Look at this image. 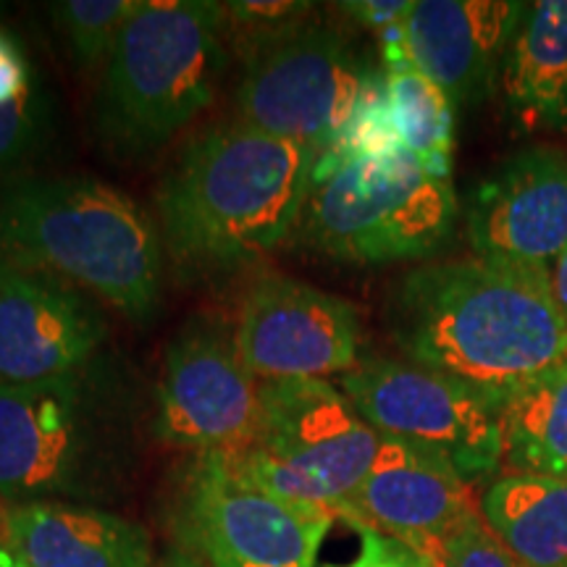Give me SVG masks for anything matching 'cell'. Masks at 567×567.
Masks as SVG:
<instances>
[{"instance_id":"cell-18","label":"cell","mask_w":567,"mask_h":567,"mask_svg":"<svg viewBox=\"0 0 567 567\" xmlns=\"http://www.w3.org/2000/svg\"><path fill=\"white\" fill-rule=\"evenodd\" d=\"M509 116L528 132H567V0L528 3L502 69Z\"/></svg>"},{"instance_id":"cell-14","label":"cell","mask_w":567,"mask_h":567,"mask_svg":"<svg viewBox=\"0 0 567 567\" xmlns=\"http://www.w3.org/2000/svg\"><path fill=\"white\" fill-rule=\"evenodd\" d=\"M105 339L101 310L80 287L0 258V384H42L76 373Z\"/></svg>"},{"instance_id":"cell-12","label":"cell","mask_w":567,"mask_h":567,"mask_svg":"<svg viewBox=\"0 0 567 567\" xmlns=\"http://www.w3.org/2000/svg\"><path fill=\"white\" fill-rule=\"evenodd\" d=\"M234 334L245 365L260 381L326 379L358 365L354 305L292 276L268 274L255 281Z\"/></svg>"},{"instance_id":"cell-24","label":"cell","mask_w":567,"mask_h":567,"mask_svg":"<svg viewBox=\"0 0 567 567\" xmlns=\"http://www.w3.org/2000/svg\"><path fill=\"white\" fill-rule=\"evenodd\" d=\"M313 3L302 0H237L224 3V40L245 63L313 24Z\"/></svg>"},{"instance_id":"cell-28","label":"cell","mask_w":567,"mask_h":567,"mask_svg":"<svg viewBox=\"0 0 567 567\" xmlns=\"http://www.w3.org/2000/svg\"><path fill=\"white\" fill-rule=\"evenodd\" d=\"M547 287H549L551 300L557 302V308L563 310V316L567 318V247L557 255L555 264L549 266Z\"/></svg>"},{"instance_id":"cell-16","label":"cell","mask_w":567,"mask_h":567,"mask_svg":"<svg viewBox=\"0 0 567 567\" xmlns=\"http://www.w3.org/2000/svg\"><path fill=\"white\" fill-rule=\"evenodd\" d=\"M526 11L515 0H415L402 38L413 66L452 109H467L496 90Z\"/></svg>"},{"instance_id":"cell-20","label":"cell","mask_w":567,"mask_h":567,"mask_svg":"<svg viewBox=\"0 0 567 567\" xmlns=\"http://www.w3.org/2000/svg\"><path fill=\"white\" fill-rule=\"evenodd\" d=\"M405 24V21H402ZM402 24L381 34L389 111L400 145L421 163L431 176H452V137L455 109L429 76L410 61Z\"/></svg>"},{"instance_id":"cell-19","label":"cell","mask_w":567,"mask_h":567,"mask_svg":"<svg viewBox=\"0 0 567 567\" xmlns=\"http://www.w3.org/2000/svg\"><path fill=\"white\" fill-rule=\"evenodd\" d=\"M478 509L523 567H567V481L496 476L484 488Z\"/></svg>"},{"instance_id":"cell-15","label":"cell","mask_w":567,"mask_h":567,"mask_svg":"<svg viewBox=\"0 0 567 567\" xmlns=\"http://www.w3.org/2000/svg\"><path fill=\"white\" fill-rule=\"evenodd\" d=\"M471 488L442 457L381 436L371 471L337 515L400 538L439 567L446 538L478 509Z\"/></svg>"},{"instance_id":"cell-29","label":"cell","mask_w":567,"mask_h":567,"mask_svg":"<svg viewBox=\"0 0 567 567\" xmlns=\"http://www.w3.org/2000/svg\"><path fill=\"white\" fill-rule=\"evenodd\" d=\"M0 567H24V563L19 559L17 549L11 547L3 530H0Z\"/></svg>"},{"instance_id":"cell-13","label":"cell","mask_w":567,"mask_h":567,"mask_svg":"<svg viewBox=\"0 0 567 567\" xmlns=\"http://www.w3.org/2000/svg\"><path fill=\"white\" fill-rule=\"evenodd\" d=\"M465 231L476 258L547 279L567 247V153L530 145L471 193Z\"/></svg>"},{"instance_id":"cell-7","label":"cell","mask_w":567,"mask_h":567,"mask_svg":"<svg viewBox=\"0 0 567 567\" xmlns=\"http://www.w3.org/2000/svg\"><path fill=\"white\" fill-rule=\"evenodd\" d=\"M379 450L381 434L339 386L326 379H271L260 381L250 444L224 457L250 484L337 515Z\"/></svg>"},{"instance_id":"cell-31","label":"cell","mask_w":567,"mask_h":567,"mask_svg":"<svg viewBox=\"0 0 567 567\" xmlns=\"http://www.w3.org/2000/svg\"><path fill=\"white\" fill-rule=\"evenodd\" d=\"M6 515H9V505H6V499H3V496H0V530H3Z\"/></svg>"},{"instance_id":"cell-17","label":"cell","mask_w":567,"mask_h":567,"mask_svg":"<svg viewBox=\"0 0 567 567\" xmlns=\"http://www.w3.org/2000/svg\"><path fill=\"white\" fill-rule=\"evenodd\" d=\"M3 534L24 567H155L145 528L74 502L9 507Z\"/></svg>"},{"instance_id":"cell-11","label":"cell","mask_w":567,"mask_h":567,"mask_svg":"<svg viewBox=\"0 0 567 567\" xmlns=\"http://www.w3.org/2000/svg\"><path fill=\"white\" fill-rule=\"evenodd\" d=\"M260 379L237 334L216 318H193L168 344L155 389V434L195 455H237L258 425Z\"/></svg>"},{"instance_id":"cell-2","label":"cell","mask_w":567,"mask_h":567,"mask_svg":"<svg viewBox=\"0 0 567 567\" xmlns=\"http://www.w3.org/2000/svg\"><path fill=\"white\" fill-rule=\"evenodd\" d=\"M316 155L243 122L208 126L176 155L158 187L161 229L179 264L243 266L297 229Z\"/></svg>"},{"instance_id":"cell-30","label":"cell","mask_w":567,"mask_h":567,"mask_svg":"<svg viewBox=\"0 0 567 567\" xmlns=\"http://www.w3.org/2000/svg\"><path fill=\"white\" fill-rule=\"evenodd\" d=\"M155 567H203V565H197L195 559H189L184 551H172V555L163 557Z\"/></svg>"},{"instance_id":"cell-3","label":"cell","mask_w":567,"mask_h":567,"mask_svg":"<svg viewBox=\"0 0 567 567\" xmlns=\"http://www.w3.org/2000/svg\"><path fill=\"white\" fill-rule=\"evenodd\" d=\"M0 258L101 297L132 321L161 302V237L145 210L84 176L0 189Z\"/></svg>"},{"instance_id":"cell-21","label":"cell","mask_w":567,"mask_h":567,"mask_svg":"<svg viewBox=\"0 0 567 567\" xmlns=\"http://www.w3.org/2000/svg\"><path fill=\"white\" fill-rule=\"evenodd\" d=\"M502 425L509 471L567 481V360L523 389L505 408Z\"/></svg>"},{"instance_id":"cell-8","label":"cell","mask_w":567,"mask_h":567,"mask_svg":"<svg viewBox=\"0 0 567 567\" xmlns=\"http://www.w3.org/2000/svg\"><path fill=\"white\" fill-rule=\"evenodd\" d=\"M334 517L250 484L224 455H195L176 492L174 534L203 567H316Z\"/></svg>"},{"instance_id":"cell-4","label":"cell","mask_w":567,"mask_h":567,"mask_svg":"<svg viewBox=\"0 0 567 567\" xmlns=\"http://www.w3.org/2000/svg\"><path fill=\"white\" fill-rule=\"evenodd\" d=\"M226 51L224 3H142L101 71L97 140L118 155L158 151L213 103Z\"/></svg>"},{"instance_id":"cell-10","label":"cell","mask_w":567,"mask_h":567,"mask_svg":"<svg viewBox=\"0 0 567 567\" xmlns=\"http://www.w3.org/2000/svg\"><path fill=\"white\" fill-rule=\"evenodd\" d=\"M368 71L344 34L310 24L245 63L234 92V116L260 132L300 142L318 161L350 122Z\"/></svg>"},{"instance_id":"cell-26","label":"cell","mask_w":567,"mask_h":567,"mask_svg":"<svg viewBox=\"0 0 567 567\" xmlns=\"http://www.w3.org/2000/svg\"><path fill=\"white\" fill-rule=\"evenodd\" d=\"M360 536V549L352 563L347 565H326V567H436L429 557L415 551L400 538L381 534V530L368 526H352Z\"/></svg>"},{"instance_id":"cell-22","label":"cell","mask_w":567,"mask_h":567,"mask_svg":"<svg viewBox=\"0 0 567 567\" xmlns=\"http://www.w3.org/2000/svg\"><path fill=\"white\" fill-rule=\"evenodd\" d=\"M53 109L24 45L0 27V172L38 155L51 137Z\"/></svg>"},{"instance_id":"cell-23","label":"cell","mask_w":567,"mask_h":567,"mask_svg":"<svg viewBox=\"0 0 567 567\" xmlns=\"http://www.w3.org/2000/svg\"><path fill=\"white\" fill-rule=\"evenodd\" d=\"M142 0H66L53 3L51 17L59 27L69 51L84 71H103Z\"/></svg>"},{"instance_id":"cell-1","label":"cell","mask_w":567,"mask_h":567,"mask_svg":"<svg viewBox=\"0 0 567 567\" xmlns=\"http://www.w3.org/2000/svg\"><path fill=\"white\" fill-rule=\"evenodd\" d=\"M389 331L410 363L505 408L567 360V318L544 276L481 258L425 264L389 300Z\"/></svg>"},{"instance_id":"cell-25","label":"cell","mask_w":567,"mask_h":567,"mask_svg":"<svg viewBox=\"0 0 567 567\" xmlns=\"http://www.w3.org/2000/svg\"><path fill=\"white\" fill-rule=\"evenodd\" d=\"M439 567H523L509 551L502 547L481 517V509H473L452 536L444 542L442 565Z\"/></svg>"},{"instance_id":"cell-5","label":"cell","mask_w":567,"mask_h":567,"mask_svg":"<svg viewBox=\"0 0 567 567\" xmlns=\"http://www.w3.org/2000/svg\"><path fill=\"white\" fill-rule=\"evenodd\" d=\"M130 436V394L111 368L0 384V496L9 507L95 496L116 481Z\"/></svg>"},{"instance_id":"cell-27","label":"cell","mask_w":567,"mask_h":567,"mask_svg":"<svg viewBox=\"0 0 567 567\" xmlns=\"http://www.w3.org/2000/svg\"><path fill=\"white\" fill-rule=\"evenodd\" d=\"M415 0H352V3H339L337 9L358 21L365 30L381 34L400 27L410 17Z\"/></svg>"},{"instance_id":"cell-9","label":"cell","mask_w":567,"mask_h":567,"mask_svg":"<svg viewBox=\"0 0 567 567\" xmlns=\"http://www.w3.org/2000/svg\"><path fill=\"white\" fill-rule=\"evenodd\" d=\"M339 389L381 436L442 457L467 486L492 478L505 460L502 410L476 389L410 360L368 358Z\"/></svg>"},{"instance_id":"cell-6","label":"cell","mask_w":567,"mask_h":567,"mask_svg":"<svg viewBox=\"0 0 567 567\" xmlns=\"http://www.w3.org/2000/svg\"><path fill=\"white\" fill-rule=\"evenodd\" d=\"M457 195L413 155L354 161L310 187L300 239L329 258L358 266L421 260L450 243Z\"/></svg>"}]
</instances>
